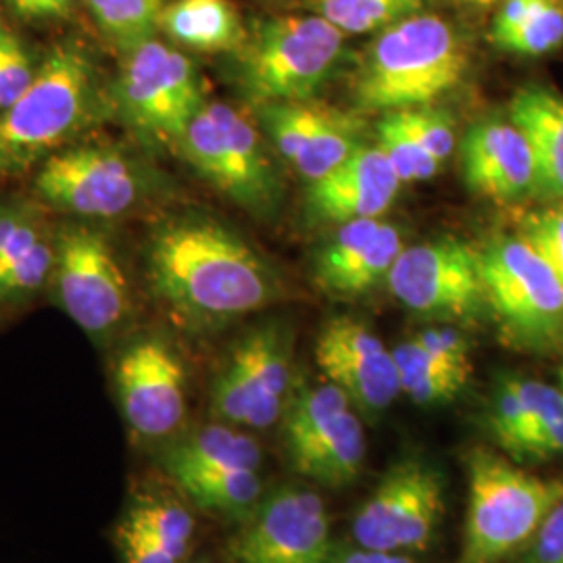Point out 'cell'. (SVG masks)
Here are the masks:
<instances>
[{
    "label": "cell",
    "instance_id": "1",
    "mask_svg": "<svg viewBox=\"0 0 563 563\" xmlns=\"http://www.w3.org/2000/svg\"><path fill=\"white\" fill-rule=\"evenodd\" d=\"M148 278L169 311L192 328L239 320L276 299L267 263L222 223H163L148 246Z\"/></svg>",
    "mask_w": 563,
    "mask_h": 563
},
{
    "label": "cell",
    "instance_id": "2",
    "mask_svg": "<svg viewBox=\"0 0 563 563\" xmlns=\"http://www.w3.org/2000/svg\"><path fill=\"white\" fill-rule=\"evenodd\" d=\"M470 53L462 34L439 15H411L380 32L353 80L360 111L432 104L462 84Z\"/></svg>",
    "mask_w": 563,
    "mask_h": 563
},
{
    "label": "cell",
    "instance_id": "3",
    "mask_svg": "<svg viewBox=\"0 0 563 563\" xmlns=\"http://www.w3.org/2000/svg\"><path fill=\"white\" fill-rule=\"evenodd\" d=\"M467 509L457 563H501L518 555L563 501V483L537 476L501 453L465 455Z\"/></svg>",
    "mask_w": 563,
    "mask_h": 563
},
{
    "label": "cell",
    "instance_id": "4",
    "mask_svg": "<svg viewBox=\"0 0 563 563\" xmlns=\"http://www.w3.org/2000/svg\"><path fill=\"white\" fill-rule=\"evenodd\" d=\"M95 71L74 44L55 46L20 99L0 111V176H15L51 157L88 118Z\"/></svg>",
    "mask_w": 563,
    "mask_h": 563
},
{
    "label": "cell",
    "instance_id": "5",
    "mask_svg": "<svg viewBox=\"0 0 563 563\" xmlns=\"http://www.w3.org/2000/svg\"><path fill=\"white\" fill-rule=\"evenodd\" d=\"M344 34L316 18H274L257 23L242 44V90L253 102L309 101L341 63Z\"/></svg>",
    "mask_w": 563,
    "mask_h": 563
},
{
    "label": "cell",
    "instance_id": "6",
    "mask_svg": "<svg viewBox=\"0 0 563 563\" xmlns=\"http://www.w3.org/2000/svg\"><path fill=\"white\" fill-rule=\"evenodd\" d=\"M481 253L488 311L516 349L563 346V282L522 236H499Z\"/></svg>",
    "mask_w": 563,
    "mask_h": 563
},
{
    "label": "cell",
    "instance_id": "7",
    "mask_svg": "<svg viewBox=\"0 0 563 563\" xmlns=\"http://www.w3.org/2000/svg\"><path fill=\"white\" fill-rule=\"evenodd\" d=\"M181 155L205 180L246 211L269 213L280 178L257 128L225 102H205L180 142Z\"/></svg>",
    "mask_w": 563,
    "mask_h": 563
},
{
    "label": "cell",
    "instance_id": "8",
    "mask_svg": "<svg viewBox=\"0 0 563 563\" xmlns=\"http://www.w3.org/2000/svg\"><path fill=\"white\" fill-rule=\"evenodd\" d=\"M121 118L144 141L180 146L205 107L192 60L157 41L130 46L118 84Z\"/></svg>",
    "mask_w": 563,
    "mask_h": 563
},
{
    "label": "cell",
    "instance_id": "9",
    "mask_svg": "<svg viewBox=\"0 0 563 563\" xmlns=\"http://www.w3.org/2000/svg\"><path fill=\"white\" fill-rule=\"evenodd\" d=\"M441 472L422 457L395 463L353 518V539L384 553L423 551L443 522Z\"/></svg>",
    "mask_w": 563,
    "mask_h": 563
},
{
    "label": "cell",
    "instance_id": "10",
    "mask_svg": "<svg viewBox=\"0 0 563 563\" xmlns=\"http://www.w3.org/2000/svg\"><path fill=\"white\" fill-rule=\"evenodd\" d=\"M395 299L434 322H476L488 311L481 253L453 239L402 249L388 274Z\"/></svg>",
    "mask_w": 563,
    "mask_h": 563
},
{
    "label": "cell",
    "instance_id": "11",
    "mask_svg": "<svg viewBox=\"0 0 563 563\" xmlns=\"http://www.w3.org/2000/svg\"><path fill=\"white\" fill-rule=\"evenodd\" d=\"M292 384V341L284 325L244 334L211 386V413L236 428H269L286 409Z\"/></svg>",
    "mask_w": 563,
    "mask_h": 563
},
{
    "label": "cell",
    "instance_id": "12",
    "mask_svg": "<svg viewBox=\"0 0 563 563\" xmlns=\"http://www.w3.org/2000/svg\"><path fill=\"white\" fill-rule=\"evenodd\" d=\"M230 563H332L330 516L307 486H280L263 495L228 543Z\"/></svg>",
    "mask_w": 563,
    "mask_h": 563
},
{
    "label": "cell",
    "instance_id": "13",
    "mask_svg": "<svg viewBox=\"0 0 563 563\" xmlns=\"http://www.w3.org/2000/svg\"><path fill=\"white\" fill-rule=\"evenodd\" d=\"M55 284L65 313L92 336L113 332L128 313V284L101 232L86 225L60 230Z\"/></svg>",
    "mask_w": 563,
    "mask_h": 563
},
{
    "label": "cell",
    "instance_id": "14",
    "mask_svg": "<svg viewBox=\"0 0 563 563\" xmlns=\"http://www.w3.org/2000/svg\"><path fill=\"white\" fill-rule=\"evenodd\" d=\"M36 188L44 201L81 218H118L142 195L134 163L109 146H74L42 163Z\"/></svg>",
    "mask_w": 563,
    "mask_h": 563
},
{
    "label": "cell",
    "instance_id": "15",
    "mask_svg": "<svg viewBox=\"0 0 563 563\" xmlns=\"http://www.w3.org/2000/svg\"><path fill=\"white\" fill-rule=\"evenodd\" d=\"M115 386L130 430L146 441L174 434L186 416V374L162 339L132 342L118 360Z\"/></svg>",
    "mask_w": 563,
    "mask_h": 563
},
{
    "label": "cell",
    "instance_id": "16",
    "mask_svg": "<svg viewBox=\"0 0 563 563\" xmlns=\"http://www.w3.org/2000/svg\"><path fill=\"white\" fill-rule=\"evenodd\" d=\"M262 123L282 159L305 180H322L363 146L360 115L318 102L262 104Z\"/></svg>",
    "mask_w": 563,
    "mask_h": 563
},
{
    "label": "cell",
    "instance_id": "17",
    "mask_svg": "<svg viewBox=\"0 0 563 563\" xmlns=\"http://www.w3.org/2000/svg\"><path fill=\"white\" fill-rule=\"evenodd\" d=\"M316 360L325 378L365 416L383 413L401 395L393 351L353 318H334L323 325Z\"/></svg>",
    "mask_w": 563,
    "mask_h": 563
},
{
    "label": "cell",
    "instance_id": "18",
    "mask_svg": "<svg viewBox=\"0 0 563 563\" xmlns=\"http://www.w3.org/2000/svg\"><path fill=\"white\" fill-rule=\"evenodd\" d=\"M462 167L467 186L499 205L523 201L537 190L530 142L511 120L476 123L463 139Z\"/></svg>",
    "mask_w": 563,
    "mask_h": 563
},
{
    "label": "cell",
    "instance_id": "19",
    "mask_svg": "<svg viewBox=\"0 0 563 563\" xmlns=\"http://www.w3.org/2000/svg\"><path fill=\"white\" fill-rule=\"evenodd\" d=\"M401 184L383 148L363 144L322 180L311 181L307 202L328 222L378 220L390 209Z\"/></svg>",
    "mask_w": 563,
    "mask_h": 563
},
{
    "label": "cell",
    "instance_id": "20",
    "mask_svg": "<svg viewBox=\"0 0 563 563\" xmlns=\"http://www.w3.org/2000/svg\"><path fill=\"white\" fill-rule=\"evenodd\" d=\"M401 251V234L390 223H342L339 234L320 253L316 276L328 292L357 297L388 278Z\"/></svg>",
    "mask_w": 563,
    "mask_h": 563
},
{
    "label": "cell",
    "instance_id": "21",
    "mask_svg": "<svg viewBox=\"0 0 563 563\" xmlns=\"http://www.w3.org/2000/svg\"><path fill=\"white\" fill-rule=\"evenodd\" d=\"M509 120L530 142L537 190L547 201L563 202V97L543 86H528L509 102Z\"/></svg>",
    "mask_w": 563,
    "mask_h": 563
},
{
    "label": "cell",
    "instance_id": "22",
    "mask_svg": "<svg viewBox=\"0 0 563 563\" xmlns=\"http://www.w3.org/2000/svg\"><path fill=\"white\" fill-rule=\"evenodd\" d=\"M365 451V430L351 407L323 426L307 443L290 451L288 460L305 478L328 488H342L360 478Z\"/></svg>",
    "mask_w": 563,
    "mask_h": 563
},
{
    "label": "cell",
    "instance_id": "23",
    "mask_svg": "<svg viewBox=\"0 0 563 563\" xmlns=\"http://www.w3.org/2000/svg\"><path fill=\"white\" fill-rule=\"evenodd\" d=\"M195 539V518L176 499L141 495L125 509L115 541L121 549L142 551L184 563Z\"/></svg>",
    "mask_w": 563,
    "mask_h": 563
},
{
    "label": "cell",
    "instance_id": "24",
    "mask_svg": "<svg viewBox=\"0 0 563 563\" xmlns=\"http://www.w3.org/2000/svg\"><path fill=\"white\" fill-rule=\"evenodd\" d=\"M260 443L230 423H209L169 444L162 465L167 476L197 470H260Z\"/></svg>",
    "mask_w": 563,
    "mask_h": 563
},
{
    "label": "cell",
    "instance_id": "25",
    "mask_svg": "<svg viewBox=\"0 0 563 563\" xmlns=\"http://www.w3.org/2000/svg\"><path fill=\"white\" fill-rule=\"evenodd\" d=\"M169 38L202 53L241 51L246 41L239 11L228 0H178L163 9Z\"/></svg>",
    "mask_w": 563,
    "mask_h": 563
},
{
    "label": "cell",
    "instance_id": "26",
    "mask_svg": "<svg viewBox=\"0 0 563 563\" xmlns=\"http://www.w3.org/2000/svg\"><path fill=\"white\" fill-rule=\"evenodd\" d=\"M493 41L507 53L539 57L563 42V9L555 0H504Z\"/></svg>",
    "mask_w": 563,
    "mask_h": 563
},
{
    "label": "cell",
    "instance_id": "27",
    "mask_svg": "<svg viewBox=\"0 0 563 563\" xmlns=\"http://www.w3.org/2000/svg\"><path fill=\"white\" fill-rule=\"evenodd\" d=\"M199 509L244 520L263 499L260 470H197L169 476Z\"/></svg>",
    "mask_w": 563,
    "mask_h": 563
},
{
    "label": "cell",
    "instance_id": "28",
    "mask_svg": "<svg viewBox=\"0 0 563 563\" xmlns=\"http://www.w3.org/2000/svg\"><path fill=\"white\" fill-rule=\"evenodd\" d=\"M402 395L418 405L453 401L470 380V372L437 360L413 339L393 349Z\"/></svg>",
    "mask_w": 563,
    "mask_h": 563
},
{
    "label": "cell",
    "instance_id": "29",
    "mask_svg": "<svg viewBox=\"0 0 563 563\" xmlns=\"http://www.w3.org/2000/svg\"><path fill=\"white\" fill-rule=\"evenodd\" d=\"M351 409V401L339 386L332 383L299 388L282 413V434L286 453L307 443L323 426Z\"/></svg>",
    "mask_w": 563,
    "mask_h": 563
},
{
    "label": "cell",
    "instance_id": "30",
    "mask_svg": "<svg viewBox=\"0 0 563 563\" xmlns=\"http://www.w3.org/2000/svg\"><path fill=\"white\" fill-rule=\"evenodd\" d=\"M422 0H320L323 20L342 34H367L386 30L397 21L418 15Z\"/></svg>",
    "mask_w": 563,
    "mask_h": 563
},
{
    "label": "cell",
    "instance_id": "31",
    "mask_svg": "<svg viewBox=\"0 0 563 563\" xmlns=\"http://www.w3.org/2000/svg\"><path fill=\"white\" fill-rule=\"evenodd\" d=\"M378 146L383 148L388 162L393 163L402 184L407 181L430 180L439 174L443 163L437 162L418 139L405 128L397 111L386 113L376 128Z\"/></svg>",
    "mask_w": 563,
    "mask_h": 563
},
{
    "label": "cell",
    "instance_id": "32",
    "mask_svg": "<svg viewBox=\"0 0 563 563\" xmlns=\"http://www.w3.org/2000/svg\"><path fill=\"white\" fill-rule=\"evenodd\" d=\"M95 20L113 38L130 46L148 41L162 23V0H86Z\"/></svg>",
    "mask_w": 563,
    "mask_h": 563
},
{
    "label": "cell",
    "instance_id": "33",
    "mask_svg": "<svg viewBox=\"0 0 563 563\" xmlns=\"http://www.w3.org/2000/svg\"><path fill=\"white\" fill-rule=\"evenodd\" d=\"M405 128L418 139L423 148L437 159L444 163L455 146V130L453 120L430 104L416 107V109H402L397 111Z\"/></svg>",
    "mask_w": 563,
    "mask_h": 563
},
{
    "label": "cell",
    "instance_id": "34",
    "mask_svg": "<svg viewBox=\"0 0 563 563\" xmlns=\"http://www.w3.org/2000/svg\"><path fill=\"white\" fill-rule=\"evenodd\" d=\"M36 71L30 55L13 30L0 23V111L18 101Z\"/></svg>",
    "mask_w": 563,
    "mask_h": 563
},
{
    "label": "cell",
    "instance_id": "35",
    "mask_svg": "<svg viewBox=\"0 0 563 563\" xmlns=\"http://www.w3.org/2000/svg\"><path fill=\"white\" fill-rule=\"evenodd\" d=\"M520 236L549 263L555 276L563 282V205L526 216Z\"/></svg>",
    "mask_w": 563,
    "mask_h": 563
},
{
    "label": "cell",
    "instance_id": "36",
    "mask_svg": "<svg viewBox=\"0 0 563 563\" xmlns=\"http://www.w3.org/2000/svg\"><path fill=\"white\" fill-rule=\"evenodd\" d=\"M44 244L48 241L32 218L18 211L0 213V276Z\"/></svg>",
    "mask_w": 563,
    "mask_h": 563
},
{
    "label": "cell",
    "instance_id": "37",
    "mask_svg": "<svg viewBox=\"0 0 563 563\" xmlns=\"http://www.w3.org/2000/svg\"><path fill=\"white\" fill-rule=\"evenodd\" d=\"M413 341L426 349L430 355H434L437 360L472 374L470 341L457 328H451V325L430 328V330H423L420 334H416Z\"/></svg>",
    "mask_w": 563,
    "mask_h": 563
},
{
    "label": "cell",
    "instance_id": "38",
    "mask_svg": "<svg viewBox=\"0 0 563 563\" xmlns=\"http://www.w3.org/2000/svg\"><path fill=\"white\" fill-rule=\"evenodd\" d=\"M518 563H563V501L547 516L539 532L520 551Z\"/></svg>",
    "mask_w": 563,
    "mask_h": 563
},
{
    "label": "cell",
    "instance_id": "39",
    "mask_svg": "<svg viewBox=\"0 0 563 563\" xmlns=\"http://www.w3.org/2000/svg\"><path fill=\"white\" fill-rule=\"evenodd\" d=\"M15 13L27 20L63 18L69 13L74 0H7Z\"/></svg>",
    "mask_w": 563,
    "mask_h": 563
},
{
    "label": "cell",
    "instance_id": "40",
    "mask_svg": "<svg viewBox=\"0 0 563 563\" xmlns=\"http://www.w3.org/2000/svg\"><path fill=\"white\" fill-rule=\"evenodd\" d=\"M332 563H416L409 553H384L372 549H353L344 551L334 558Z\"/></svg>",
    "mask_w": 563,
    "mask_h": 563
},
{
    "label": "cell",
    "instance_id": "41",
    "mask_svg": "<svg viewBox=\"0 0 563 563\" xmlns=\"http://www.w3.org/2000/svg\"><path fill=\"white\" fill-rule=\"evenodd\" d=\"M472 4H478V7H490L495 2H501V0H470Z\"/></svg>",
    "mask_w": 563,
    "mask_h": 563
},
{
    "label": "cell",
    "instance_id": "42",
    "mask_svg": "<svg viewBox=\"0 0 563 563\" xmlns=\"http://www.w3.org/2000/svg\"><path fill=\"white\" fill-rule=\"evenodd\" d=\"M558 388H560V393H562L563 397V363L562 367H560V386H558Z\"/></svg>",
    "mask_w": 563,
    "mask_h": 563
},
{
    "label": "cell",
    "instance_id": "43",
    "mask_svg": "<svg viewBox=\"0 0 563 563\" xmlns=\"http://www.w3.org/2000/svg\"><path fill=\"white\" fill-rule=\"evenodd\" d=\"M197 563H205V562H197Z\"/></svg>",
    "mask_w": 563,
    "mask_h": 563
}]
</instances>
